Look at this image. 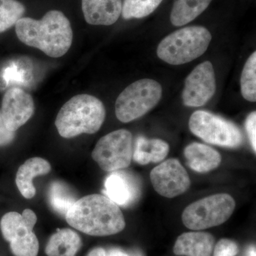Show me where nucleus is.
<instances>
[{
	"label": "nucleus",
	"mask_w": 256,
	"mask_h": 256,
	"mask_svg": "<svg viewBox=\"0 0 256 256\" xmlns=\"http://www.w3.org/2000/svg\"><path fill=\"white\" fill-rule=\"evenodd\" d=\"M15 31L24 44L53 58L65 55L73 42L70 21L58 10H50L40 20L21 18L15 24Z\"/></svg>",
	"instance_id": "obj_1"
},
{
	"label": "nucleus",
	"mask_w": 256,
	"mask_h": 256,
	"mask_svg": "<svg viewBox=\"0 0 256 256\" xmlns=\"http://www.w3.org/2000/svg\"><path fill=\"white\" fill-rule=\"evenodd\" d=\"M67 223L82 233L108 236L124 230V214L108 197L90 194L77 200L65 216Z\"/></svg>",
	"instance_id": "obj_2"
},
{
	"label": "nucleus",
	"mask_w": 256,
	"mask_h": 256,
	"mask_svg": "<svg viewBox=\"0 0 256 256\" xmlns=\"http://www.w3.org/2000/svg\"><path fill=\"white\" fill-rule=\"evenodd\" d=\"M105 118V106L101 100L94 96L80 94L62 106L55 126L62 138L69 139L84 133L97 132Z\"/></svg>",
	"instance_id": "obj_3"
},
{
	"label": "nucleus",
	"mask_w": 256,
	"mask_h": 256,
	"mask_svg": "<svg viewBox=\"0 0 256 256\" xmlns=\"http://www.w3.org/2000/svg\"><path fill=\"white\" fill-rule=\"evenodd\" d=\"M212 36L204 26L180 28L162 40L156 50L158 57L171 65H182L201 56L210 46Z\"/></svg>",
	"instance_id": "obj_4"
},
{
	"label": "nucleus",
	"mask_w": 256,
	"mask_h": 256,
	"mask_svg": "<svg viewBox=\"0 0 256 256\" xmlns=\"http://www.w3.org/2000/svg\"><path fill=\"white\" fill-rule=\"evenodd\" d=\"M162 88L159 82L144 78L128 86L116 102V116L127 124L142 117L154 108L161 99Z\"/></svg>",
	"instance_id": "obj_5"
},
{
	"label": "nucleus",
	"mask_w": 256,
	"mask_h": 256,
	"mask_svg": "<svg viewBox=\"0 0 256 256\" xmlns=\"http://www.w3.org/2000/svg\"><path fill=\"white\" fill-rule=\"evenodd\" d=\"M236 202L228 194H216L194 202L184 210V225L193 230L218 226L233 214Z\"/></svg>",
	"instance_id": "obj_6"
},
{
	"label": "nucleus",
	"mask_w": 256,
	"mask_h": 256,
	"mask_svg": "<svg viewBox=\"0 0 256 256\" xmlns=\"http://www.w3.org/2000/svg\"><path fill=\"white\" fill-rule=\"evenodd\" d=\"M190 131L210 144L236 148L244 142L240 129L233 122L204 110L194 112L188 121Z\"/></svg>",
	"instance_id": "obj_7"
},
{
	"label": "nucleus",
	"mask_w": 256,
	"mask_h": 256,
	"mask_svg": "<svg viewBox=\"0 0 256 256\" xmlns=\"http://www.w3.org/2000/svg\"><path fill=\"white\" fill-rule=\"evenodd\" d=\"M133 154L132 133L127 130H114L98 141L92 158L104 171L112 172L128 168Z\"/></svg>",
	"instance_id": "obj_8"
},
{
	"label": "nucleus",
	"mask_w": 256,
	"mask_h": 256,
	"mask_svg": "<svg viewBox=\"0 0 256 256\" xmlns=\"http://www.w3.org/2000/svg\"><path fill=\"white\" fill-rule=\"evenodd\" d=\"M150 181L160 195L169 198L183 194L191 186L190 175L176 159L165 160L156 166L151 171Z\"/></svg>",
	"instance_id": "obj_9"
},
{
	"label": "nucleus",
	"mask_w": 256,
	"mask_h": 256,
	"mask_svg": "<svg viewBox=\"0 0 256 256\" xmlns=\"http://www.w3.org/2000/svg\"><path fill=\"white\" fill-rule=\"evenodd\" d=\"M216 79L213 65L204 62L197 66L185 80L182 99L188 107L204 106L215 94Z\"/></svg>",
	"instance_id": "obj_10"
},
{
	"label": "nucleus",
	"mask_w": 256,
	"mask_h": 256,
	"mask_svg": "<svg viewBox=\"0 0 256 256\" xmlns=\"http://www.w3.org/2000/svg\"><path fill=\"white\" fill-rule=\"evenodd\" d=\"M33 98L20 88H12L5 92L1 114L6 128L16 132L26 124L34 114Z\"/></svg>",
	"instance_id": "obj_11"
},
{
	"label": "nucleus",
	"mask_w": 256,
	"mask_h": 256,
	"mask_svg": "<svg viewBox=\"0 0 256 256\" xmlns=\"http://www.w3.org/2000/svg\"><path fill=\"white\" fill-rule=\"evenodd\" d=\"M106 196L120 206H128L140 195V188L134 176L127 172H112L105 181Z\"/></svg>",
	"instance_id": "obj_12"
},
{
	"label": "nucleus",
	"mask_w": 256,
	"mask_h": 256,
	"mask_svg": "<svg viewBox=\"0 0 256 256\" xmlns=\"http://www.w3.org/2000/svg\"><path fill=\"white\" fill-rule=\"evenodd\" d=\"M84 18L89 24L110 26L122 13V0H82Z\"/></svg>",
	"instance_id": "obj_13"
},
{
	"label": "nucleus",
	"mask_w": 256,
	"mask_h": 256,
	"mask_svg": "<svg viewBox=\"0 0 256 256\" xmlns=\"http://www.w3.org/2000/svg\"><path fill=\"white\" fill-rule=\"evenodd\" d=\"M215 238L206 232H188L180 235L175 242L173 252L180 256H212Z\"/></svg>",
	"instance_id": "obj_14"
},
{
	"label": "nucleus",
	"mask_w": 256,
	"mask_h": 256,
	"mask_svg": "<svg viewBox=\"0 0 256 256\" xmlns=\"http://www.w3.org/2000/svg\"><path fill=\"white\" fill-rule=\"evenodd\" d=\"M36 222V214L28 208L24 210L22 214L10 212L5 214L0 220V230L3 238L10 242L33 232Z\"/></svg>",
	"instance_id": "obj_15"
},
{
	"label": "nucleus",
	"mask_w": 256,
	"mask_h": 256,
	"mask_svg": "<svg viewBox=\"0 0 256 256\" xmlns=\"http://www.w3.org/2000/svg\"><path fill=\"white\" fill-rule=\"evenodd\" d=\"M52 166L47 160L41 158H32L20 166L16 175V184L18 191L25 198L31 200L36 194L33 178L48 174Z\"/></svg>",
	"instance_id": "obj_16"
},
{
	"label": "nucleus",
	"mask_w": 256,
	"mask_h": 256,
	"mask_svg": "<svg viewBox=\"0 0 256 256\" xmlns=\"http://www.w3.org/2000/svg\"><path fill=\"white\" fill-rule=\"evenodd\" d=\"M184 154L190 169L198 173L210 172L218 168L222 162V156L218 151L202 143L188 144Z\"/></svg>",
	"instance_id": "obj_17"
},
{
	"label": "nucleus",
	"mask_w": 256,
	"mask_h": 256,
	"mask_svg": "<svg viewBox=\"0 0 256 256\" xmlns=\"http://www.w3.org/2000/svg\"><path fill=\"white\" fill-rule=\"evenodd\" d=\"M169 151V144L162 140L148 139L140 136L136 140L133 148L132 160L140 165L158 163L166 158Z\"/></svg>",
	"instance_id": "obj_18"
},
{
	"label": "nucleus",
	"mask_w": 256,
	"mask_h": 256,
	"mask_svg": "<svg viewBox=\"0 0 256 256\" xmlns=\"http://www.w3.org/2000/svg\"><path fill=\"white\" fill-rule=\"evenodd\" d=\"M82 246V238L76 232L60 229L50 237L45 252L48 256H76Z\"/></svg>",
	"instance_id": "obj_19"
},
{
	"label": "nucleus",
	"mask_w": 256,
	"mask_h": 256,
	"mask_svg": "<svg viewBox=\"0 0 256 256\" xmlns=\"http://www.w3.org/2000/svg\"><path fill=\"white\" fill-rule=\"evenodd\" d=\"M212 0H176L172 10L170 20L175 26L191 22L206 10Z\"/></svg>",
	"instance_id": "obj_20"
},
{
	"label": "nucleus",
	"mask_w": 256,
	"mask_h": 256,
	"mask_svg": "<svg viewBox=\"0 0 256 256\" xmlns=\"http://www.w3.org/2000/svg\"><path fill=\"white\" fill-rule=\"evenodd\" d=\"M48 202L52 210L65 217L69 208L77 201L70 188L62 182H54L48 190Z\"/></svg>",
	"instance_id": "obj_21"
},
{
	"label": "nucleus",
	"mask_w": 256,
	"mask_h": 256,
	"mask_svg": "<svg viewBox=\"0 0 256 256\" xmlns=\"http://www.w3.org/2000/svg\"><path fill=\"white\" fill-rule=\"evenodd\" d=\"M25 11L24 5L18 0H0V33L16 24Z\"/></svg>",
	"instance_id": "obj_22"
},
{
	"label": "nucleus",
	"mask_w": 256,
	"mask_h": 256,
	"mask_svg": "<svg viewBox=\"0 0 256 256\" xmlns=\"http://www.w3.org/2000/svg\"><path fill=\"white\" fill-rule=\"evenodd\" d=\"M162 0H124L122 6L124 20L148 16L159 6Z\"/></svg>",
	"instance_id": "obj_23"
},
{
	"label": "nucleus",
	"mask_w": 256,
	"mask_h": 256,
	"mask_svg": "<svg viewBox=\"0 0 256 256\" xmlns=\"http://www.w3.org/2000/svg\"><path fill=\"white\" fill-rule=\"evenodd\" d=\"M240 90L242 97L250 102L256 100V52L247 60L240 78Z\"/></svg>",
	"instance_id": "obj_24"
},
{
	"label": "nucleus",
	"mask_w": 256,
	"mask_h": 256,
	"mask_svg": "<svg viewBox=\"0 0 256 256\" xmlns=\"http://www.w3.org/2000/svg\"><path fill=\"white\" fill-rule=\"evenodd\" d=\"M10 246L14 256H37L40 250V242L34 232L12 240Z\"/></svg>",
	"instance_id": "obj_25"
},
{
	"label": "nucleus",
	"mask_w": 256,
	"mask_h": 256,
	"mask_svg": "<svg viewBox=\"0 0 256 256\" xmlns=\"http://www.w3.org/2000/svg\"><path fill=\"white\" fill-rule=\"evenodd\" d=\"M238 244L227 238L220 239L214 248V256H236L238 254Z\"/></svg>",
	"instance_id": "obj_26"
},
{
	"label": "nucleus",
	"mask_w": 256,
	"mask_h": 256,
	"mask_svg": "<svg viewBox=\"0 0 256 256\" xmlns=\"http://www.w3.org/2000/svg\"><path fill=\"white\" fill-rule=\"evenodd\" d=\"M246 130L254 152H256V112L249 114L246 121Z\"/></svg>",
	"instance_id": "obj_27"
},
{
	"label": "nucleus",
	"mask_w": 256,
	"mask_h": 256,
	"mask_svg": "<svg viewBox=\"0 0 256 256\" xmlns=\"http://www.w3.org/2000/svg\"><path fill=\"white\" fill-rule=\"evenodd\" d=\"M14 138L15 132H12L6 128L0 111V146H9L13 142Z\"/></svg>",
	"instance_id": "obj_28"
},
{
	"label": "nucleus",
	"mask_w": 256,
	"mask_h": 256,
	"mask_svg": "<svg viewBox=\"0 0 256 256\" xmlns=\"http://www.w3.org/2000/svg\"><path fill=\"white\" fill-rule=\"evenodd\" d=\"M87 256H108L107 252L102 248H96L88 252Z\"/></svg>",
	"instance_id": "obj_29"
},
{
	"label": "nucleus",
	"mask_w": 256,
	"mask_h": 256,
	"mask_svg": "<svg viewBox=\"0 0 256 256\" xmlns=\"http://www.w3.org/2000/svg\"><path fill=\"white\" fill-rule=\"evenodd\" d=\"M108 256H130L126 252L120 250V249H111L110 252H107Z\"/></svg>",
	"instance_id": "obj_30"
},
{
	"label": "nucleus",
	"mask_w": 256,
	"mask_h": 256,
	"mask_svg": "<svg viewBox=\"0 0 256 256\" xmlns=\"http://www.w3.org/2000/svg\"><path fill=\"white\" fill-rule=\"evenodd\" d=\"M247 256H256V247L250 246L248 250Z\"/></svg>",
	"instance_id": "obj_31"
}]
</instances>
